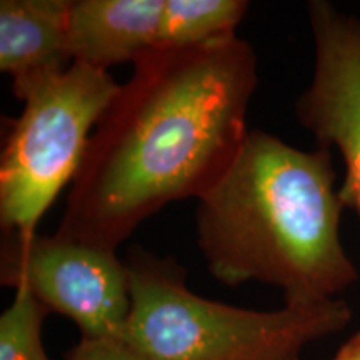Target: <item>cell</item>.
Instances as JSON below:
<instances>
[{
	"instance_id": "6da1fadb",
	"label": "cell",
	"mask_w": 360,
	"mask_h": 360,
	"mask_svg": "<svg viewBox=\"0 0 360 360\" xmlns=\"http://www.w3.org/2000/svg\"><path fill=\"white\" fill-rule=\"evenodd\" d=\"M257 56L231 35L152 49L98 120L57 233L115 250L150 215L209 191L244 143Z\"/></svg>"
},
{
	"instance_id": "7a4b0ae2",
	"label": "cell",
	"mask_w": 360,
	"mask_h": 360,
	"mask_svg": "<svg viewBox=\"0 0 360 360\" xmlns=\"http://www.w3.org/2000/svg\"><path fill=\"white\" fill-rule=\"evenodd\" d=\"M197 200V245L225 285L264 282L283 292L285 305H310L357 281L340 240L345 205L330 148L300 150L252 129Z\"/></svg>"
},
{
	"instance_id": "3957f363",
	"label": "cell",
	"mask_w": 360,
	"mask_h": 360,
	"mask_svg": "<svg viewBox=\"0 0 360 360\" xmlns=\"http://www.w3.org/2000/svg\"><path fill=\"white\" fill-rule=\"evenodd\" d=\"M130 314L124 344L154 360H267L300 354L352 321L342 300L250 310L188 289L177 262L134 249L125 259Z\"/></svg>"
},
{
	"instance_id": "277c9868",
	"label": "cell",
	"mask_w": 360,
	"mask_h": 360,
	"mask_svg": "<svg viewBox=\"0 0 360 360\" xmlns=\"http://www.w3.org/2000/svg\"><path fill=\"white\" fill-rule=\"evenodd\" d=\"M119 90L107 70L74 62L22 101L0 155L4 232H37L58 192L74 182L94 129Z\"/></svg>"
},
{
	"instance_id": "5b68a950",
	"label": "cell",
	"mask_w": 360,
	"mask_h": 360,
	"mask_svg": "<svg viewBox=\"0 0 360 360\" xmlns=\"http://www.w3.org/2000/svg\"><path fill=\"white\" fill-rule=\"evenodd\" d=\"M0 282L25 287L70 319L85 340L122 342L130 314L125 260L115 250L56 236L4 232Z\"/></svg>"
},
{
	"instance_id": "8992f818",
	"label": "cell",
	"mask_w": 360,
	"mask_h": 360,
	"mask_svg": "<svg viewBox=\"0 0 360 360\" xmlns=\"http://www.w3.org/2000/svg\"><path fill=\"white\" fill-rule=\"evenodd\" d=\"M314 75L295 102V117L319 147L339 150L345 165L339 195L360 217V17L330 2L307 6Z\"/></svg>"
},
{
	"instance_id": "52a82bcc",
	"label": "cell",
	"mask_w": 360,
	"mask_h": 360,
	"mask_svg": "<svg viewBox=\"0 0 360 360\" xmlns=\"http://www.w3.org/2000/svg\"><path fill=\"white\" fill-rule=\"evenodd\" d=\"M70 0L0 2V70L22 102L35 87L74 64L69 52Z\"/></svg>"
},
{
	"instance_id": "ba28073f",
	"label": "cell",
	"mask_w": 360,
	"mask_h": 360,
	"mask_svg": "<svg viewBox=\"0 0 360 360\" xmlns=\"http://www.w3.org/2000/svg\"><path fill=\"white\" fill-rule=\"evenodd\" d=\"M165 0H70L67 35L74 62L109 72L155 49Z\"/></svg>"
},
{
	"instance_id": "9c48e42d",
	"label": "cell",
	"mask_w": 360,
	"mask_h": 360,
	"mask_svg": "<svg viewBox=\"0 0 360 360\" xmlns=\"http://www.w3.org/2000/svg\"><path fill=\"white\" fill-rule=\"evenodd\" d=\"M245 0H165L155 49H191L236 35Z\"/></svg>"
},
{
	"instance_id": "30bf717a",
	"label": "cell",
	"mask_w": 360,
	"mask_h": 360,
	"mask_svg": "<svg viewBox=\"0 0 360 360\" xmlns=\"http://www.w3.org/2000/svg\"><path fill=\"white\" fill-rule=\"evenodd\" d=\"M47 314L29 289H15L11 305L0 315V360H51L42 342Z\"/></svg>"
},
{
	"instance_id": "8fae6325",
	"label": "cell",
	"mask_w": 360,
	"mask_h": 360,
	"mask_svg": "<svg viewBox=\"0 0 360 360\" xmlns=\"http://www.w3.org/2000/svg\"><path fill=\"white\" fill-rule=\"evenodd\" d=\"M67 360H154L124 342L85 340L72 349Z\"/></svg>"
},
{
	"instance_id": "7c38bea8",
	"label": "cell",
	"mask_w": 360,
	"mask_h": 360,
	"mask_svg": "<svg viewBox=\"0 0 360 360\" xmlns=\"http://www.w3.org/2000/svg\"><path fill=\"white\" fill-rule=\"evenodd\" d=\"M334 360H360V330L342 345Z\"/></svg>"
},
{
	"instance_id": "4fadbf2b",
	"label": "cell",
	"mask_w": 360,
	"mask_h": 360,
	"mask_svg": "<svg viewBox=\"0 0 360 360\" xmlns=\"http://www.w3.org/2000/svg\"><path fill=\"white\" fill-rule=\"evenodd\" d=\"M267 360H300V354H290V355H283V357L267 359Z\"/></svg>"
}]
</instances>
